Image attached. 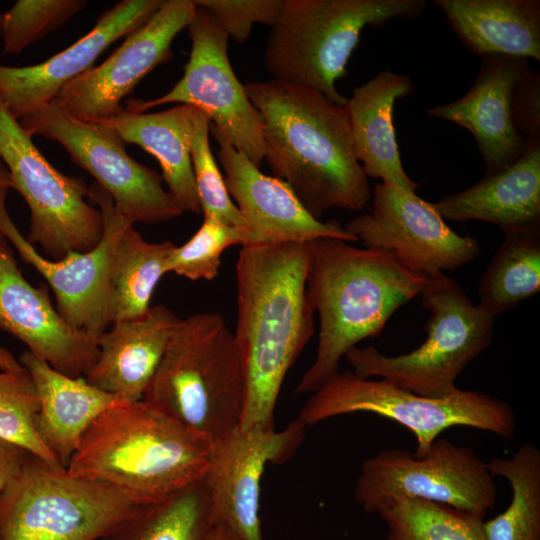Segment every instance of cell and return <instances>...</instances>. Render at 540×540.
<instances>
[{
  "instance_id": "6da1fadb",
  "label": "cell",
  "mask_w": 540,
  "mask_h": 540,
  "mask_svg": "<svg viewBox=\"0 0 540 540\" xmlns=\"http://www.w3.org/2000/svg\"><path fill=\"white\" fill-rule=\"evenodd\" d=\"M312 241L250 245L236 262L237 321L245 399L240 427L274 426L289 369L314 333L307 294Z\"/></svg>"
},
{
  "instance_id": "7a4b0ae2",
  "label": "cell",
  "mask_w": 540,
  "mask_h": 540,
  "mask_svg": "<svg viewBox=\"0 0 540 540\" xmlns=\"http://www.w3.org/2000/svg\"><path fill=\"white\" fill-rule=\"evenodd\" d=\"M259 112L273 177L320 220L331 208L360 211L372 190L353 149L346 106L306 87L275 80L244 85Z\"/></svg>"
},
{
  "instance_id": "3957f363",
  "label": "cell",
  "mask_w": 540,
  "mask_h": 540,
  "mask_svg": "<svg viewBox=\"0 0 540 540\" xmlns=\"http://www.w3.org/2000/svg\"><path fill=\"white\" fill-rule=\"evenodd\" d=\"M340 239L312 241L307 276L310 304L319 315L316 356L295 393H313L339 371L340 359L380 334L401 306L420 295L428 276L403 267L382 250Z\"/></svg>"
},
{
  "instance_id": "277c9868",
  "label": "cell",
  "mask_w": 540,
  "mask_h": 540,
  "mask_svg": "<svg viewBox=\"0 0 540 540\" xmlns=\"http://www.w3.org/2000/svg\"><path fill=\"white\" fill-rule=\"evenodd\" d=\"M210 449L144 400L122 402L92 423L67 471L153 503L202 480Z\"/></svg>"
},
{
  "instance_id": "5b68a950",
  "label": "cell",
  "mask_w": 540,
  "mask_h": 540,
  "mask_svg": "<svg viewBox=\"0 0 540 540\" xmlns=\"http://www.w3.org/2000/svg\"><path fill=\"white\" fill-rule=\"evenodd\" d=\"M244 399L241 355L224 318H180L142 400L211 448L240 425Z\"/></svg>"
},
{
  "instance_id": "8992f818",
  "label": "cell",
  "mask_w": 540,
  "mask_h": 540,
  "mask_svg": "<svg viewBox=\"0 0 540 540\" xmlns=\"http://www.w3.org/2000/svg\"><path fill=\"white\" fill-rule=\"evenodd\" d=\"M424 0H283L266 41L264 67L271 80L313 89L345 106L336 82L368 26L416 19Z\"/></svg>"
},
{
  "instance_id": "52a82bcc",
  "label": "cell",
  "mask_w": 540,
  "mask_h": 540,
  "mask_svg": "<svg viewBox=\"0 0 540 540\" xmlns=\"http://www.w3.org/2000/svg\"><path fill=\"white\" fill-rule=\"evenodd\" d=\"M420 295L430 316L427 338L418 348L388 356L374 346L354 347L345 357L357 376L380 377L415 394L442 398L459 390L458 376L490 345L495 317L443 272L428 276Z\"/></svg>"
},
{
  "instance_id": "ba28073f",
  "label": "cell",
  "mask_w": 540,
  "mask_h": 540,
  "mask_svg": "<svg viewBox=\"0 0 540 540\" xmlns=\"http://www.w3.org/2000/svg\"><path fill=\"white\" fill-rule=\"evenodd\" d=\"M353 413H372L407 428L416 440V456L426 454L439 435L454 426L476 428L508 440L517 426L513 408L489 394L459 389L442 398H430L352 371H338L313 392L298 419L307 426Z\"/></svg>"
},
{
  "instance_id": "9c48e42d",
  "label": "cell",
  "mask_w": 540,
  "mask_h": 540,
  "mask_svg": "<svg viewBox=\"0 0 540 540\" xmlns=\"http://www.w3.org/2000/svg\"><path fill=\"white\" fill-rule=\"evenodd\" d=\"M146 504L31 454L0 493V540H99Z\"/></svg>"
},
{
  "instance_id": "30bf717a",
  "label": "cell",
  "mask_w": 540,
  "mask_h": 540,
  "mask_svg": "<svg viewBox=\"0 0 540 540\" xmlns=\"http://www.w3.org/2000/svg\"><path fill=\"white\" fill-rule=\"evenodd\" d=\"M0 158L15 189L30 210L26 239L45 257L60 260L70 252H87L102 239L104 223L89 201L81 178L59 172L0 102Z\"/></svg>"
},
{
  "instance_id": "8fae6325",
  "label": "cell",
  "mask_w": 540,
  "mask_h": 540,
  "mask_svg": "<svg viewBox=\"0 0 540 540\" xmlns=\"http://www.w3.org/2000/svg\"><path fill=\"white\" fill-rule=\"evenodd\" d=\"M30 135L61 144L71 159L112 198L117 212L130 223H160L184 213L162 177L128 155L125 142L111 127L75 118L53 102L19 120Z\"/></svg>"
},
{
  "instance_id": "7c38bea8",
  "label": "cell",
  "mask_w": 540,
  "mask_h": 540,
  "mask_svg": "<svg viewBox=\"0 0 540 540\" xmlns=\"http://www.w3.org/2000/svg\"><path fill=\"white\" fill-rule=\"evenodd\" d=\"M473 449L438 438L423 456L385 449L361 465L354 496L365 512L394 497L418 498L484 517L493 509L497 487Z\"/></svg>"
},
{
  "instance_id": "4fadbf2b",
  "label": "cell",
  "mask_w": 540,
  "mask_h": 540,
  "mask_svg": "<svg viewBox=\"0 0 540 540\" xmlns=\"http://www.w3.org/2000/svg\"><path fill=\"white\" fill-rule=\"evenodd\" d=\"M187 28L191 52L182 78L161 97L129 100L123 108L142 113L169 103L194 106L259 168L266 154L262 119L233 71L227 53L228 35L201 7H197Z\"/></svg>"
},
{
  "instance_id": "5bb4252c",
  "label": "cell",
  "mask_w": 540,
  "mask_h": 540,
  "mask_svg": "<svg viewBox=\"0 0 540 540\" xmlns=\"http://www.w3.org/2000/svg\"><path fill=\"white\" fill-rule=\"evenodd\" d=\"M372 200L369 212L344 226L365 248L386 251L406 269L426 276L457 270L479 255L477 240L454 232L433 203L415 191L382 182Z\"/></svg>"
},
{
  "instance_id": "9a60e30c",
  "label": "cell",
  "mask_w": 540,
  "mask_h": 540,
  "mask_svg": "<svg viewBox=\"0 0 540 540\" xmlns=\"http://www.w3.org/2000/svg\"><path fill=\"white\" fill-rule=\"evenodd\" d=\"M7 192L0 190V234L43 276L54 292L58 312L72 327L94 337L104 333L111 324L109 281L114 248L121 233L133 224L117 212L111 196L94 182L88 199L103 216L101 241L87 252H70L60 260H50L12 221L5 203Z\"/></svg>"
},
{
  "instance_id": "2e32d148",
  "label": "cell",
  "mask_w": 540,
  "mask_h": 540,
  "mask_svg": "<svg viewBox=\"0 0 540 540\" xmlns=\"http://www.w3.org/2000/svg\"><path fill=\"white\" fill-rule=\"evenodd\" d=\"M196 9L194 0L163 1L105 62L69 82L51 102L86 122L116 116L123 110V98L156 66L172 58V42Z\"/></svg>"
},
{
  "instance_id": "e0dca14e",
  "label": "cell",
  "mask_w": 540,
  "mask_h": 540,
  "mask_svg": "<svg viewBox=\"0 0 540 540\" xmlns=\"http://www.w3.org/2000/svg\"><path fill=\"white\" fill-rule=\"evenodd\" d=\"M305 425L297 418L274 426H238L210 449L204 476L213 523H221L243 540H263L259 517L260 482L269 463L289 459L302 443Z\"/></svg>"
},
{
  "instance_id": "ac0fdd59",
  "label": "cell",
  "mask_w": 540,
  "mask_h": 540,
  "mask_svg": "<svg viewBox=\"0 0 540 540\" xmlns=\"http://www.w3.org/2000/svg\"><path fill=\"white\" fill-rule=\"evenodd\" d=\"M0 330L30 353L69 377H85L93 366L96 337L72 327L51 303L47 285L23 276L10 243L0 234Z\"/></svg>"
},
{
  "instance_id": "d6986e66",
  "label": "cell",
  "mask_w": 540,
  "mask_h": 540,
  "mask_svg": "<svg viewBox=\"0 0 540 540\" xmlns=\"http://www.w3.org/2000/svg\"><path fill=\"white\" fill-rule=\"evenodd\" d=\"M209 131L218 143L227 191L246 223L245 246L318 238L357 242L337 220L312 217L286 183L263 174L211 123Z\"/></svg>"
},
{
  "instance_id": "ffe728a7",
  "label": "cell",
  "mask_w": 540,
  "mask_h": 540,
  "mask_svg": "<svg viewBox=\"0 0 540 540\" xmlns=\"http://www.w3.org/2000/svg\"><path fill=\"white\" fill-rule=\"evenodd\" d=\"M162 3L123 0L104 12L90 32L44 62L25 67L0 62V102L18 121L50 103L65 85L92 68L112 43L144 25Z\"/></svg>"
},
{
  "instance_id": "44dd1931",
  "label": "cell",
  "mask_w": 540,
  "mask_h": 540,
  "mask_svg": "<svg viewBox=\"0 0 540 540\" xmlns=\"http://www.w3.org/2000/svg\"><path fill=\"white\" fill-rule=\"evenodd\" d=\"M528 65L527 59H483L476 80L463 97L427 110L430 116L458 124L474 136L485 176L503 171L529 148L512 116L513 89Z\"/></svg>"
},
{
  "instance_id": "7402d4cb",
  "label": "cell",
  "mask_w": 540,
  "mask_h": 540,
  "mask_svg": "<svg viewBox=\"0 0 540 540\" xmlns=\"http://www.w3.org/2000/svg\"><path fill=\"white\" fill-rule=\"evenodd\" d=\"M180 318L165 305L116 322L96 337L97 358L85 376L91 385L126 402L143 399Z\"/></svg>"
},
{
  "instance_id": "603a6c76",
  "label": "cell",
  "mask_w": 540,
  "mask_h": 540,
  "mask_svg": "<svg viewBox=\"0 0 540 540\" xmlns=\"http://www.w3.org/2000/svg\"><path fill=\"white\" fill-rule=\"evenodd\" d=\"M20 364L29 372L38 396L35 429L43 445L65 469L92 423L113 406L126 402L87 382L53 369L24 351Z\"/></svg>"
},
{
  "instance_id": "cb8c5ba5",
  "label": "cell",
  "mask_w": 540,
  "mask_h": 540,
  "mask_svg": "<svg viewBox=\"0 0 540 540\" xmlns=\"http://www.w3.org/2000/svg\"><path fill=\"white\" fill-rule=\"evenodd\" d=\"M408 75L388 69L356 87L347 98L353 149L367 177L416 191L418 184L405 172L393 123L395 102L413 92Z\"/></svg>"
},
{
  "instance_id": "d4e9b609",
  "label": "cell",
  "mask_w": 540,
  "mask_h": 540,
  "mask_svg": "<svg viewBox=\"0 0 540 540\" xmlns=\"http://www.w3.org/2000/svg\"><path fill=\"white\" fill-rule=\"evenodd\" d=\"M462 44L483 59L540 61L539 0H434Z\"/></svg>"
},
{
  "instance_id": "484cf974",
  "label": "cell",
  "mask_w": 540,
  "mask_h": 540,
  "mask_svg": "<svg viewBox=\"0 0 540 540\" xmlns=\"http://www.w3.org/2000/svg\"><path fill=\"white\" fill-rule=\"evenodd\" d=\"M202 110L180 104L155 113L123 110L96 122L114 129L125 143L136 144L153 155L162 169L168 192L185 212L201 213L191 163V144Z\"/></svg>"
},
{
  "instance_id": "4316f807",
  "label": "cell",
  "mask_w": 540,
  "mask_h": 540,
  "mask_svg": "<svg viewBox=\"0 0 540 540\" xmlns=\"http://www.w3.org/2000/svg\"><path fill=\"white\" fill-rule=\"evenodd\" d=\"M433 205L442 218L489 222L503 232L540 227V144L503 171Z\"/></svg>"
},
{
  "instance_id": "83f0119b",
  "label": "cell",
  "mask_w": 540,
  "mask_h": 540,
  "mask_svg": "<svg viewBox=\"0 0 540 540\" xmlns=\"http://www.w3.org/2000/svg\"><path fill=\"white\" fill-rule=\"evenodd\" d=\"M176 245L170 241L151 243L129 225L114 248L109 281L111 324L144 315L167 261Z\"/></svg>"
},
{
  "instance_id": "f1b7e54d",
  "label": "cell",
  "mask_w": 540,
  "mask_h": 540,
  "mask_svg": "<svg viewBox=\"0 0 540 540\" xmlns=\"http://www.w3.org/2000/svg\"><path fill=\"white\" fill-rule=\"evenodd\" d=\"M503 233L478 287L479 307L494 317L540 290V227Z\"/></svg>"
},
{
  "instance_id": "f546056e",
  "label": "cell",
  "mask_w": 540,
  "mask_h": 540,
  "mask_svg": "<svg viewBox=\"0 0 540 540\" xmlns=\"http://www.w3.org/2000/svg\"><path fill=\"white\" fill-rule=\"evenodd\" d=\"M213 524L204 478L146 504L99 540H206Z\"/></svg>"
},
{
  "instance_id": "4dcf8cb0",
  "label": "cell",
  "mask_w": 540,
  "mask_h": 540,
  "mask_svg": "<svg viewBox=\"0 0 540 540\" xmlns=\"http://www.w3.org/2000/svg\"><path fill=\"white\" fill-rule=\"evenodd\" d=\"M492 476L510 484L511 501L499 515L483 523L485 540H540V450L522 444L510 458L487 462Z\"/></svg>"
},
{
  "instance_id": "1f68e13d",
  "label": "cell",
  "mask_w": 540,
  "mask_h": 540,
  "mask_svg": "<svg viewBox=\"0 0 540 540\" xmlns=\"http://www.w3.org/2000/svg\"><path fill=\"white\" fill-rule=\"evenodd\" d=\"M375 513L387 526V540H485L484 517L437 502L394 497Z\"/></svg>"
},
{
  "instance_id": "d6a6232c",
  "label": "cell",
  "mask_w": 540,
  "mask_h": 540,
  "mask_svg": "<svg viewBox=\"0 0 540 540\" xmlns=\"http://www.w3.org/2000/svg\"><path fill=\"white\" fill-rule=\"evenodd\" d=\"M38 396L29 372L0 370V439L15 443L49 465L63 468L35 429Z\"/></svg>"
},
{
  "instance_id": "836d02e7",
  "label": "cell",
  "mask_w": 540,
  "mask_h": 540,
  "mask_svg": "<svg viewBox=\"0 0 540 540\" xmlns=\"http://www.w3.org/2000/svg\"><path fill=\"white\" fill-rule=\"evenodd\" d=\"M245 244L243 230L205 215L195 234L183 245L175 246L166 271L193 281L212 280L219 273L223 252L230 246Z\"/></svg>"
},
{
  "instance_id": "e575fe53",
  "label": "cell",
  "mask_w": 540,
  "mask_h": 540,
  "mask_svg": "<svg viewBox=\"0 0 540 540\" xmlns=\"http://www.w3.org/2000/svg\"><path fill=\"white\" fill-rule=\"evenodd\" d=\"M83 0H18L1 14L3 53L19 54L79 13Z\"/></svg>"
},
{
  "instance_id": "d590c367",
  "label": "cell",
  "mask_w": 540,
  "mask_h": 540,
  "mask_svg": "<svg viewBox=\"0 0 540 540\" xmlns=\"http://www.w3.org/2000/svg\"><path fill=\"white\" fill-rule=\"evenodd\" d=\"M210 123L208 116L201 120L191 144L192 170L201 212L203 216L215 217L227 225L243 230L247 244L246 223L227 191L224 178L211 152Z\"/></svg>"
},
{
  "instance_id": "8d00e7d4",
  "label": "cell",
  "mask_w": 540,
  "mask_h": 540,
  "mask_svg": "<svg viewBox=\"0 0 540 540\" xmlns=\"http://www.w3.org/2000/svg\"><path fill=\"white\" fill-rule=\"evenodd\" d=\"M207 10L233 41L244 42L252 27L261 23L272 27L282 10L283 0H194Z\"/></svg>"
},
{
  "instance_id": "74e56055",
  "label": "cell",
  "mask_w": 540,
  "mask_h": 540,
  "mask_svg": "<svg viewBox=\"0 0 540 540\" xmlns=\"http://www.w3.org/2000/svg\"><path fill=\"white\" fill-rule=\"evenodd\" d=\"M512 116L516 131L527 145L540 144V74L529 65L515 83Z\"/></svg>"
},
{
  "instance_id": "f35d334b",
  "label": "cell",
  "mask_w": 540,
  "mask_h": 540,
  "mask_svg": "<svg viewBox=\"0 0 540 540\" xmlns=\"http://www.w3.org/2000/svg\"><path fill=\"white\" fill-rule=\"evenodd\" d=\"M30 455L23 447L0 439V493L17 478Z\"/></svg>"
},
{
  "instance_id": "ab89813d",
  "label": "cell",
  "mask_w": 540,
  "mask_h": 540,
  "mask_svg": "<svg viewBox=\"0 0 540 540\" xmlns=\"http://www.w3.org/2000/svg\"><path fill=\"white\" fill-rule=\"evenodd\" d=\"M206 540H243L234 531L221 523H213Z\"/></svg>"
},
{
  "instance_id": "60d3db41",
  "label": "cell",
  "mask_w": 540,
  "mask_h": 540,
  "mask_svg": "<svg viewBox=\"0 0 540 540\" xmlns=\"http://www.w3.org/2000/svg\"><path fill=\"white\" fill-rule=\"evenodd\" d=\"M23 368L19 360L6 348L0 346V370H19Z\"/></svg>"
},
{
  "instance_id": "b9f144b4",
  "label": "cell",
  "mask_w": 540,
  "mask_h": 540,
  "mask_svg": "<svg viewBox=\"0 0 540 540\" xmlns=\"http://www.w3.org/2000/svg\"><path fill=\"white\" fill-rule=\"evenodd\" d=\"M10 188L13 189L10 175H9L7 167L5 166V164L0 158V190H3V189L9 190Z\"/></svg>"
},
{
  "instance_id": "7bdbcfd3",
  "label": "cell",
  "mask_w": 540,
  "mask_h": 540,
  "mask_svg": "<svg viewBox=\"0 0 540 540\" xmlns=\"http://www.w3.org/2000/svg\"><path fill=\"white\" fill-rule=\"evenodd\" d=\"M0 42H1V14H0Z\"/></svg>"
}]
</instances>
